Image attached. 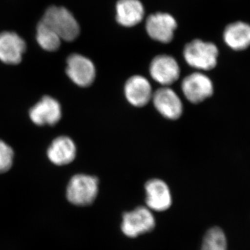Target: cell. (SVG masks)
<instances>
[{
	"label": "cell",
	"mask_w": 250,
	"mask_h": 250,
	"mask_svg": "<svg viewBox=\"0 0 250 250\" xmlns=\"http://www.w3.org/2000/svg\"><path fill=\"white\" fill-rule=\"evenodd\" d=\"M41 21L51 28L62 40L70 42L80 35L78 22L65 8L51 6L45 11Z\"/></svg>",
	"instance_id": "6da1fadb"
},
{
	"label": "cell",
	"mask_w": 250,
	"mask_h": 250,
	"mask_svg": "<svg viewBox=\"0 0 250 250\" xmlns=\"http://www.w3.org/2000/svg\"><path fill=\"white\" fill-rule=\"evenodd\" d=\"M184 57L190 66L207 71L216 66L218 49L212 42L196 39L185 46Z\"/></svg>",
	"instance_id": "7a4b0ae2"
},
{
	"label": "cell",
	"mask_w": 250,
	"mask_h": 250,
	"mask_svg": "<svg viewBox=\"0 0 250 250\" xmlns=\"http://www.w3.org/2000/svg\"><path fill=\"white\" fill-rule=\"evenodd\" d=\"M99 181L93 176L79 174L72 177L67 187L66 196L72 205H91L98 196Z\"/></svg>",
	"instance_id": "3957f363"
},
{
	"label": "cell",
	"mask_w": 250,
	"mask_h": 250,
	"mask_svg": "<svg viewBox=\"0 0 250 250\" xmlns=\"http://www.w3.org/2000/svg\"><path fill=\"white\" fill-rule=\"evenodd\" d=\"M156 220L151 210L144 207L123 214L122 231L129 238L149 232L155 228Z\"/></svg>",
	"instance_id": "277c9868"
},
{
	"label": "cell",
	"mask_w": 250,
	"mask_h": 250,
	"mask_svg": "<svg viewBox=\"0 0 250 250\" xmlns=\"http://www.w3.org/2000/svg\"><path fill=\"white\" fill-rule=\"evenodd\" d=\"M212 81L202 72H194L182 82V90L186 98L193 104H198L210 98L213 93Z\"/></svg>",
	"instance_id": "5b68a950"
},
{
	"label": "cell",
	"mask_w": 250,
	"mask_h": 250,
	"mask_svg": "<svg viewBox=\"0 0 250 250\" xmlns=\"http://www.w3.org/2000/svg\"><path fill=\"white\" fill-rule=\"evenodd\" d=\"M66 73L75 84L88 87L95 80L96 70L89 59L81 54H74L67 59Z\"/></svg>",
	"instance_id": "8992f818"
},
{
	"label": "cell",
	"mask_w": 250,
	"mask_h": 250,
	"mask_svg": "<svg viewBox=\"0 0 250 250\" xmlns=\"http://www.w3.org/2000/svg\"><path fill=\"white\" fill-rule=\"evenodd\" d=\"M177 27L175 19L171 15L156 13L151 15L146 21V31L153 40L162 43H169L174 37Z\"/></svg>",
	"instance_id": "52a82bcc"
},
{
	"label": "cell",
	"mask_w": 250,
	"mask_h": 250,
	"mask_svg": "<svg viewBox=\"0 0 250 250\" xmlns=\"http://www.w3.org/2000/svg\"><path fill=\"white\" fill-rule=\"evenodd\" d=\"M149 73L153 80L164 86H167L178 80L180 68L173 57L169 55H159L151 62Z\"/></svg>",
	"instance_id": "ba28073f"
},
{
	"label": "cell",
	"mask_w": 250,
	"mask_h": 250,
	"mask_svg": "<svg viewBox=\"0 0 250 250\" xmlns=\"http://www.w3.org/2000/svg\"><path fill=\"white\" fill-rule=\"evenodd\" d=\"M154 107L163 116L170 120H177L183 113V104L173 90L167 86L159 88L153 94Z\"/></svg>",
	"instance_id": "9c48e42d"
},
{
	"label": "cell",
	"mask_w": 250,
	"mask_h": 250,
	"mask_svg": "<svg viewBox=\"0 0 250 250\" xmlns=\"http://www.w3.org/2000/svg\"><path fill=\"white\" fill-rule=\"evenodd\" d=\"M62 116L60 104L55 99L45 96L41 99L29 111V117L34 124L54 125L57 124Z\"/></svg>",
	"instance_id": "30bf717a"
},
{
	"label": "cell",
	"mask_w": 250,
	"mask_h": 250,
	"mask_svg": "<svg viewBox=\"0 0 250 250\" xmlns=\"http://www.w3.org/2000/svg\"><path fill=\"white\" fill-rule=\"evenodd\" d=\"M146 204L148 208L164 211L172 205V195L167 184L159 179H152L146 184Z\"/></svg>",
	"instance_id": "8fae6325"
},
{
	"label": "cell",
	"mask_w": 250,
	"mask_h": 250,
	"mask_svg": "<svg viewBox=\"0 0 250 250\" xmlns=\"http://www.w3.org/2000/svg\"><path fill=\"white\" fill-rule=\"evenodd\" d=\"M26 48L25 42L16 33L6 31L0 34V60L4 63H20Z\"/></svg>",
	"instance_id": "7c38bea8"
},
{
	"label": "cell",
	"mask_w": 250,
	"mask_h": 250,
	"mask_svg": "<svg viewBox=\"0 0 250 250\" xmlns=\"http://www.w3.org/2000/svg\"><path fill=\"white\" fill-rule=\"evenodd\" d=\"M125 95L131 105L142 107L152 100V85L146 77L134 75L126 81L125 85Z\"/></svg>",
	"instance_id": "4fadbf2b"
},
{
	"label": "cell",
	"mask_w": 250,
	"mask_h": 250,
	"mask_svg": "<svg viewBox=\"0 0 250 250\" xmlns=\"http://www.w3.org/2000/svg\"><path fill=\"white\" fill-rule=\"evenodd\" d=\"M76 154L75 143L67 136H60L54 139L47 149L49 161L57 166L70 164L76 157Z\"/></svg>",
	"instance_id": "5bb4252c"
},
{
	"label": "cell",
	"mask_w": 250,
	"mask_h": 250,
	"mask_svg": "<svg viewBox=\"0 0 250 250\" xmlns=\"http://www.w3.org/2000/svg\"><path fill=\"white\" fill-rule=\"evenodd\" d=\"M145 10L140 0H119L116 4V20L122 26L131 27L141 22Z\"/></svg>",
	"instance_id": "9a60e30c"
},
{
	"label": "cell",
	"mask_w": 250,
	"mask_h": 250,
	"mask_svg": "<svg viewBox=\"0 0 250 250\" xmlns=\"http://www.w3.org/2000/svg\"><path fill=\"white\" fill-rule=\"evenodd\" d=\"M223 39L230 48L245 50L250 47V24L243 21L231 23L224 31Z\"/></svg>",
	"instance_id": "2e32d148"
},
{
	"label": "cell",
	"mask_w": 250,
	"mask_h": 250,
	"mask_svg": "<svg viewBox=\"0 0 250 250\" xmlns=\"http://www.w3.org/2000/svg\"><path fill=\"white\" fill-rule=\"evenodd\" d=\"M36 40L42 49L54 52L60 47L62 39L51 28L41 21L37 26Z\"/></svg>",
	"instance_id": "e0dca14e"
},
{
	"label": "cell",
	"mask_w": 250,
	"mask_h": 250,
	"mask_svg": "<svg viewBox=\"0 0 250 250\" xmlns=\"http://www.w3.org/2000/svg\"><path fill=\"white\" fill-rule=\"evenodd\" d=\"M14 151L4 141H0V173L10 170L13 164Z\"/></svg>",
	"instance_id": "ac0fdd59"
}]
</instances>
